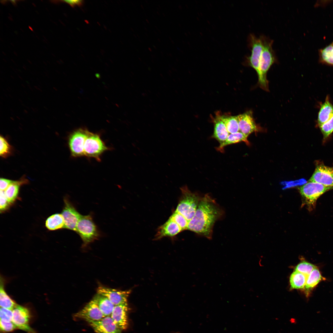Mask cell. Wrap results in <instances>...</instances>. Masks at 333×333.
<instances>
[{"mask_svg":"<svg viewBox=\"0 0 333 333\" xmlns=\"http://www.w3.org/2000/svg\"><path fill=\"white\" fill-rule=\"evenodd\" d=\"M12 313V322L17 328L28 333H35L29 324L31 315L27 308L17 305L13 310Z\"/></svg>","mask_w":333,"mask_h":333,"instance_id":"9c48e42d","label":"cell"},{"mask_svg":"<svg viewBox=\"0 0 333 333\" xmlns=\"http://www.w3.org/2000/svg\"><path fill=\"white\" fill-rule=\"evenodd\" d=\"M76 232L83 242L84 246L97 239L100 233L90 215H81L77 224Z\"/></svg>","mask_w":333,"mask_h":333,"instance_id":"277c9868","label":"cell"},{"mask_svg":"<svg viewBox=\"0 0 333 333\" xmlns=\"http://www.w3.org/2000/svg\"><path fill=\"white\" fill-rule=\"evenodd\" d=\"M248 136L239 131L236 133L229 134L226 140L220 144L216 148V150L221 152H224V148L229 145L244 142L247 144H249L247 140Z\"/></svg>","mask_w":333,"mask_h":333,"instance_id":"44dd1931","label":"cell"},{"mask_svg":"<svg viewBox=\"0 0 333 333\" xmlns=\"http://www.w3.org/2000/svg\"><path fill=\"white\" fill-rule=\"evenodd\" d=\"M170 218L179 225L182 231L187 229L189 221L180 213L175 211Z\"/></svg>","mask_w":333,"mask_h":333,"instance_id":"f546056e","label":"cell"},{"mask_svg":"<svg viewBox=\"0 0 333 333\" xmlns=\"http://www.w3.org/2000/svg\"><path fill=\"white\" fill-rule=\"evenodd\" d=\"M13 313L12 310L1 307L0 319L7 322H12Z\"/></svg>","mask_w":333,"mask_h":333,"instance_id":"836d02e7","label":"cell"},{"mask_svg":"<svg viewBox=\"0 0 333 333\" xmlns=\"http://www.w3.org/2000/svg\"><path fill=\"white\" fill-rule=\"evenodd\" d=\"M332 189L333 187L309 181L299 188L305 203L308 207L315 205L317 199L321 195Z\"/></svg>","mask_w":333,"mask_h":333,"instance_id":"5b68a950","label":"cell"},{"mask_svg":"<svg viewBox=\"0 0 333 333\" xmlns=\"http://www.w3.org/2000/svg\"><path fill=\"white\" fill-rule=\"evenodd\" d=\"M224 122L227 131L230 134L239 131V128L236 116H220Z\"/></svg>","mask_w":333,"mask_h":333,"instance_id":"83f0119b","label":"cell"},{"mask_svg":"<svg viewBox=\"0 0 333 333\" xmlns=\"http://www.w3.org/2000/svg\"><path fill=\"white\" fill-rule=\"evenodd\" d=\"M323 278L317 268L314 269L308 276L304 288L306 296L321 281L323 280Z\"/></svg>","mask_w":333,"mask_h":333,"instance_id":"7402d4cb","label":"cell"},{"mask_svg":"<svg viewBox=\"0 0 333 333\" xmlns=\"http://www.w3.org/2000/svg\"><path fill=\"white\" fill-rule=\"evenodd\" d=\"M109 150L98 134L89 132L84 145V156L99 161L102 154Z\"/></svg>","mask_w":333,"mask_h":333,"instance_id":"8992f818","label":"cell"},{"mask_svg":"<svg viewBox=\"0 0 333 333\" xmlns=\"http://www.w3.org/2000/svg\"><path fill=\"white\" fill-rule=\"evenodd\" d=\"M0 210L1 212H2L7 209L10 203L6 196L4 191L0 190Z\"/></svg>","mask_w":333,"mask_h":333,"instance_id":"e575fe53","label":"cell"},{"mask_svg":"<svg viewBox=\"0 0 333 333\" xmlns=\"http://www.w3.org/2000/svg\"><path fill=\"white\" fill-rule=\"evenodd\" d=\"M89 132L86 129L79 128L70 134L68 144L72 156L77 157L84 156V145Z\"/></svg>","mask_w":333,"mask_h":333,"instance_id":"ba28073f","label":"cell"},{"mask_svg":"<svg viewBox=\"0 0 333 333\" xmlns=\"http://www.w3.org/2000/svg\"><path fill=\"white\" fill-rule=\"evenodd\" d=\"M26 180L14 181L10 184L4 191L5 195L10 203H13L16 199L18 193L19 186L26 182Z\"/></svg>","mask_w":333,"mask_h":333,"instance_id":"4316f807","label":"cell"},{"mask_svg":"<svg viewBox=\"0 0 333 333\" xmlns=\"http://www.w3.org/2000/svg\"><path fill=\"white\" fill-rule=\"evenodd\" d=\"M213 122L214 130L212 138L216 139L220 144L226 140L229 134L220 116L214 119Z\"/></svg>","mask_w":333,"mask_h":333,"instance_id":"d6986e66","label":"cell"},{"mask_svg":"<svg viewBox=\"0 0 333 333\" xmlns=\"http://www.w3.org/2000/svg\"><path fill=\"white\" fill-rule=\"evenodd\" d=\"M236 117L239 132L248 137L253 132L257 131V128L251 113L247 112Z\"/></svg>","mask_w":333,"mask_h":333,"instance_id":"2e32d148","label":"cell"},{"mask_svg":"<svg viewBox=\"0 0 333 333\" xmlns=\"http://www.w3.org/2000/svg\"><path fill=\"white\" fill-rule=\"evenodd\" d=\"M74 317L88 323L99 320L105 316L96 303L92 299L83 309L76 313Z\"/></svg>","mask_w":333,"mask_h":333,"instance_id":"7c38bea8","label":"cell"},{"mask_svg":"<svg viewBox=\"0 0 333 333\" xmlns=\"http://www.w3.org/2000/svg\"><path fill=\"white\" fill-rule=\"evenodd\" d=\"M60 1L62 2L68 4L72 7H74L76 6H82L84 2V1L82 0H62Z\"/></svg>","mask_w":333,"mask_h":333,"instance_id":"8d00e7d4","label":"cell"},{"mask_svg":"<svg viewBox=\"0 0 333 333\" xmlns=\"http://www.w3.org/2000/svg\"><path fill=\"white\" fill-rule=\"evenodd\" d=\"M319 61L321 63L333 66V42L319 50Z\"/></svg>","mask_w":333,"mask_h":333,"instance_id":"603a6c76","label":"cell"},{"mask_svg":"<svg viewBox=\"0 0 333 333\" xmlns=\"http://www.w3.org/2000/svg\"><path fill=\"white\" fill-rule=\"evenodd\" d=\"M324 139L328 137L333 132V116L319 126Z\"/></svg>","mask_w":333,"mask_h":333,"instance_id":"4dcf8cb0","label":"cell"},{"mask_svg":"<svg viewBox=\"0 0 333 333\" xmlns=\"http://www.w3.org/2000/svg\"><path fill=\"white\" fill-rule=\"evenodd\" d=\"M0 330L3 332H10L17 328L12 322H7L0 319Z\"/></svg>","mask_w":333,"mask_h":333,"instance_id":"d6a6232c","label":"cell"},{"mask_svg":"<svg viewBox=\"0 0 333 333\" xmlns=\"http://www.w3.org/2000/svg\"><path fill=\"white\" fill-rule=\"evenodd\" d=\"M64 207L61 214L64 218V228L76 231L77 224L82 215L67 198L64 199Z\"/></svg>","mask_w":333,"mask_h":333,"instance_id":"8fae6325","label":"cell"},{"mask_svg":"<svg viewBox=\"0 0 333 333\" xmlns=\"http://www.w3.org/2000/svg\"><path fill=\"white\" fill-rule=\"evenodd\" d=\"M88 323L96 333H121V330L115 324L111 316H105L99 320Z\"/></svg>","mask_w":333,"mask_h":333,"instance_id":"5bb4252c","label":"cell"},{"mask_svg":"<svg viewBox=\"0 0 333 333\" xmlns=\"http://www.w3.org/2000/svg\"><path fill=\"white\" fill-rule=\"evenodd\" d=\"M222 214V210L215 200L208 194H206L201 198L187 229L211 239L214 224Z\"/></svg>","mask_w":333,"mask_h":333,"instance_id":"6da1fadb","label":"cell"},{"mask_svg":"<svg viewBox=\"0 0 333 333\" xmlns=\"http://www.w3.org/2000/svg\"><path fill=\"white\" fill-rule=\"evenodd\" d=\"M181 195L175 212L189 221L194 216L202 197L191 192L187 186L180 188Z\"/></svg>","mask_w":333,"mask_h":333,"instance_id":"3957f363","label":"cell"},{"mask_svg":"<svg viewBox=\"0 0 333 333\" xmlns=\"http://www.w3.org/2000/svg\"><path fill=\"white\" fill-rule=\"evenodd\" d=\"M97 291V293L107 297L115 306L127 303L131 292L130 290L122 291L103 286H99Z\"/></svg>","mask_w":333,"mask_h":333,"instance_id":"4fadbf2b","label":"cell"},{"mask_svg":"<svg viewBox=\"0 0 333 333\" xmlns=\"http://www.w3.org/2000/svg\"><path fill=\"white\" fill-rule=\"evenodd\" d=\"M263 48L260 59V73L258 76L259 86L264 90L268 91V81L267 79V72L272 65L277 61L276 56L272 47L273 40L269 37L261 35Z\"/></svg>","mask_w":333,"mask_h":333,"instance_id":"7a4b0ae2","label":"cell"},{"mask_svg":"<svg viewBox=\"0 0 333 333\" xmlns=\"http://www.w3.org/2000/svg\"><path fill=\"white\" fill-rule=\"evenodd\" d=\"M45 226L50 230L64 228V223L62 214H56L49 217L46 221Z\"/></svg>","mask_w":333,"mask_h":333,"instance_id":"cb8c5ba5","label":"cell"},{"mask_svg":"<svg viewBox=\"0 0 333 333\" xmlns=\"http://www.w3.org/2000/svg\"><path fill=\"white\" fill-rule=\"evenodd\" d=\"M333 116V105L327 96L324 102L321 105L318 113L317 122L319 127Z\"/></svg>","mask_w":333,"mask_h":333,"instance_id":"ac0fdd59","label":"cell"},{"mask_svg":"<svg viewBox=\"0 0 333 333\" xmlns=\"http://www.w3.org/2000/svg\"><path fill=\"white\" fill-rule=\"evenodd\" d=\"M309 181L333 187V167L326 166L323 163L318 162Z\"/></svg>","mask_w":333,"mask_h":333,"instance_id":"30bf717a","label":"cell"},{"mask_svg":"<svg viewBox=\"0 0 333 333\" xmlns=\"http://www.w3.org/2000/svg\"><path fill=\"white\" fill-rule=\"evenodd\" d=\"M307 277L295 271L291 274L290 282L291 289H300L304 288Z\"/></svg>","mask_w":333,"mask_h":333,"instance_id":"d4e9b609","label":"cell"},{"mask_svg":"<svg viewBox=\"0 0 333 333\" xmlns=\"http://www.w3.org/2000/svg\"><path fill=\"white\" fill-rule=\"evenodd\" d=\"M248 39L251 53L250 56H247L246 61L249 65L256 71L258 76L260 73V59L263 48L262 39L261 35L257 37L254 34H251Z\"/></svg>","mask_w":333,"mask_h":333,"instance_id":"52a82bcc","label":"cell"},{"mask_svg":"<svg viewBox=\"0 0 333 333\" xmlns=\"http://www.w3.org/2000/svg\"><path fill=\"white\" fill-rule=\"evenodd\" d=\"M11 148L6 139L3 137H0V155L5 158L11 153Z\"/></svg>","mask_w":333,"mask_h":333,"instance_id":"1f68e13d","label":"cell"},{"mask_svg":"<svg viewBox=\"0 0 333 333\" xmlns=\"http://www.w3.org/2000/svg\"><path fill=\"white\" fill-rule=\"evenodd\" d=\"M317 267L314 265L306 261H302L296 266L295 270L308 277L312 271Z\"/></svg>","mask_w":333,"mask_h":333,"instance_id":"f1b7e54d","label":"cell"},{"mask_svg":"<svg viewBox=\"0 0 333 333\" xmlns=\"http://www.w3.org/2000/svg\"><path fill=\"white\" fill-rule=\"evenodd\" d=\"M92 299L105 316H111L115 305L107 297L97 293Z\"/></svg>","mask_w":333,"mask_h":333,"instance_id":"ffe728a7","label":"cell"},{"mask_svg":"<svg viewBox=\"0 0 333 333\" xmlns=\"http://www.w3.org/2000/svg\"><path fill=\"white\" fill-rule=\"evenodd\" d=\"M128 307L127 303L115 306L111 317L121 330L126 329L128 326L127 313Z\"/></svg>","mask_w":333,"mask_h":333,"instance_id":"9a60e30c","label":"cell"},{"mask_svg":"<svg viewBox=\"0 0 333 333\" xmlns=\"http://www.w3.org/2000/svg\"><path fill=\"white\" fill-rule=\"evenodd\" d=\"M2 279L1 278L0 287V303L1 307L13 310L17 304L8 295L4 289Z\"/></svg>","mask_w":333,"mask_h":333,"instance_id":"484cf974","label":"cell"},{"mask_svg":"<svg viewBox=\"0 0 333 333\" xmlns=\"http://www.w3.org/2000/svg\"><path fill=\"white\" fill-rule=\"evenodd\" d=\"M182 231L179 225L169 218L164 224L158 228L154 239L156 240L164 237H173Z\"/></svg>","mask_w":333,"mask_h":333,"instance_id":"e0dca14e","label":"cell"},{"mask_svg":"<svg viewBox=\"0 0 333 333\" xmlns=\"http://www.w3.org/2000/svg\"><path fill=\"white\" fill-rule=\"evenodd\" d=\"M14 181L7 179L1 178L0 179V190L5 191L8 187Z\"/></svg>","mask_w":333,"mask_h":333,"instance_id":"d590c367","label":"cell"}]
</instances>
